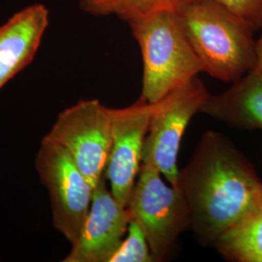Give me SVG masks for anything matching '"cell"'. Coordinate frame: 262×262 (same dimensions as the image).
I'll use <instances>...</instances> for the list:
<instances>
[{
  "label": "cell",
  "instance_id": "9a60e30c",
  "mask_svg": "<svg viewBox=\"0 0 262 262\" xmlns=\"http://www.w3.org/2000/svg\"><path fill=\"white\" fill-rule=\"evenodd\" d=\"M243 19L253 30L262 28V0H216Z\"/></svg>",
  "mask_w": 262,
  "mask_h": 262
},
{
  "label": "cell",
  "instance_id": "2e32d148",
  "mask_svg": "<svg viewBox=\"0 0 262 262\" xmlns=\"http://www.w3.org/2000/svg\"><path fill=\"white\" fill-rule=\"evenodd\" d=\"M255 52H256V64L254 68L262 73V35L255 42Z\"/></svg>",
  "mask_w": 262,
  "mask_h": 262
},
{
  "label": "cell",
  "instance_id": "6da1fadb",
  "mask_svg": "<svg viewBox=\"0 0 262 262\" xmlns=\"http://www.w3.org/2000/svg\"><path fill=\"white\" fill-rule=\"evenodd\" d=\"M187 201L190 229L197 241L214 246L262 192V182L250 161L220 132L207 131L177 185Z\"/></svg>",
  "mask_w": 262,
  "mask_h": 262
},
{
  "label": "cell",
  "instance_id": "8fae6325",
  "mask_svg": "<svg viewBox=\"0 0 262 262\" xmlns=\"http://www.w3.org/2000/svg\"><path fill=\"white\" fill-rule=\"evenodd\" d=\"M199 113L244 129L262 130V73L253 68L225 93L210 95Z\"/></svg>",
  "mask_w": 262,
  "mask_h": 262
},
{
  "label": "cell",
  "instance_id": "5b68a950",
  "mask_svg": "<svg viewBox=\"0 0 262 262\" xmlns=\"http://www.w3.org/2000/svg\"><path fill=\"white\" fill-rule=\"evenodd\" d=\"M35 167L50 196L54 227L74 243L90 211L94 187L66 149L46 136L39 147Z\"/></svg>",
  "mask_w": 262,
  "mask_h": 262
},
{
  "label": "cell",
  "instance_id": "52a82bcc",
  "mask_svg": "<svg viewBox=\"0 0 262 262\" xmlns=\"http://www.w3.org/2000/svg\"><path fill=\"white\" fill-rule=\"evenodd\" d=\"M209 96L202 81L195 77L157 102L144 142L142 162L156 166L173 187L177 185L182 138Z\"/></svg>",
  "mask_w": 262,
  "mask_h": 262
},
{
  "label": "cell",
  "instance_id": "8992f818",
  "mask_svg": "<svg viewBox=\"0 0 262 262\" xmlns=\"http://www.w3.org/2000/svg\"><path fill=\"white\" fill-rule=\"evenodd\" d=\"M46 137L66 149L94 188L105 176L111 150V108L97 99L81 100L57 116Z\"/></svg>",
  "mask_w": 262,
  "mask_h": 262
},
{
  "label": "cell",
  "instance_id": "7a4b0ae2",
  "mask_svg": "<svg viewBox=\"0 0 262 262\" xmlns=\"http://www.w3.org/2000/svg\"><path fill=\"white\" fill-rule=\"evenodd\" d=\"M179 14L203 72L234 83L255 67L254 30L216 0H195Z\"/></svg>",
  "mask_w": 262,
  "mask_h": 262
},
{
  "label": "cell",
  "instance_id": "9c48e42d",
  "mask_svg": "<svg viewBox=\"0 0 262 262\" xmlns=\"http://www.w3.org/2000/svg\"><path fill=\"white\" fill-rule=\"evenodd\" d=\"M106 176L94 187L90 211L63 262H109L126 235L129 209L107 187Z\"/></svg>",
  "mask_w": 262,
  "mask_h": 262
},
{
  "label": "cell",
  "instance_id": "30bf717a",
  "mask_svg": "<svg viewBox=\"0 0 262 262\" xmlns=\"http://www.w3.org/2000/svg\"><path fill=\"white\" fill-rule=\"evenodd\" d=\"M48 25L47 8L34 4L0 27V90L31 63Z\"/></svg>",
  "mask_w": 262,
  "mask_h": 262
},
{
  "label": "cell",
  "instance_id": "3957f363",
  "mask_svg": "<svg viewBox=\"0 0 262 262\" xmlns=\"http://www.w3.org/2000/svg\"><path fill=\"white\" fill-rule=\"evenodd\" d=\"M129 26L142 53L141 96L148 102H158L203 72L179 12L152 14L131 21Z\"/></svg>",
  "mask_w": 262,
  "mask_h": 262
},
{
  "label": "cell",
  "instance_id": "ba28073f",
  "mask_svg": "<svg viewBox=\"0 0 262 262\" xmlns=\"http://www.w3.org/2000/svg\"><path fill=\"white\" fill-rule=\"evenodd\" d=\"M157 102L144 97L124 108H111L112 145L105 171L114 197L127 207L142 163V152Z\"/></svg>",
  "mask_w": 262,
  "mask_h": 262
},
{
  "label": "cell",
  "instance_id": "5bb4252c",
  "mask_svg": "<svg viewBox=\"0 0 262 262\" xmlns=\"http://www.w3.org/2000/svg\"><path fill=\"white\" fill-rule=\"evenodd\" d=\"M155 261L150 246L139 224L131 219L125 238L109 262Z\"/></svg>",
  "mask_w": 262,
  "mask_h": 262
},
{
  "label": "cell",
  "instance_id": "277c9868",
  "mask_svg": "<svg viewBox=\"0 0 262 262\" xmlns=\"http://www.w3.org/2000/svg\"><path fill=\"white\" fill-rule=\"evenodd\" d=\"M159 169L142 162L127 208L150 246L155 261H162L179 236L190 229L187 201L178 187L168 186Z\"/></svg>",
  "mask_w": 262,
  "mask_h": 262
},
{
  "label": "cell",
  "instance_id": "4fadbf2b",
  "mask_svg": "<svg viewBox=\"0 0 262 262\" xmlns=\"http://www.w3.org/2000/svg\"><path fill=\"white\" fill-rule=\"evenodd\" d=\"M195 0H81L80 8L95 17L115 15L128 24L165 11L180 12Z\"/></svg>",
  "mask_w": 262,
  "mask_h": 262
},
{
  "label": "cell",
  "instance_id": "7c38bea8",
  "mask_svg": "<svg viewBox=\"0 0 262 262\" xmlns=\"http://www.w3.org/2000/svg\"><path fill=\"white\" fill-rule=\"evenodd\" d=\"M225 259L262 262V192L247 213L214 245Z\"/></svg>",
  "mask_w": 262,
  "mask_h": 262
}]
</instances>
